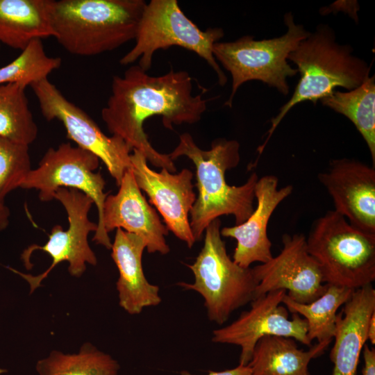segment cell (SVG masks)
Masks as SVG:
<instances>
[{
  "label": "cell",
  "instance_id": "17",
  "mask_svg": "<svg viewBox=\"0 0 375 375\" xmlns=\"http://www.w3.org/2000/svg\"><path fill=\"white\" fill-rule=\"evenodd\" d=\"M278 179L274 175L258 178L255 186L256 206L243 223L221 229V235L233 238L237 244L233 260L240 266L249 268L255 262L265 263L270 260L272 242L267 235L271 216L277 206L293 190L290 185L278 188Z\"/></svg>",
  "mask_w": 375,
  "mask_h": 375
},
{
  "label": "cell",
  "instance_id": "14",
  "mask_svg": "<svg viewBox=\"0 0 375 375\" xmlns=\"http://www.w3.org/2000/svg\"><path fill=\"white\" fill-rule=\"evenodd\" d=\"M117 228L143 239L150 253L158 252L165 255L170 251L165 239L168 229L142 194L131 169L124 173L118 192L106 197L101 223L92 240L111 249L108 233Z\"/></svg>",
  "mask_w": 375,
  "mask_h": 375
},
{
  "label": "cell",
  "instance_id": "10",
  "mask_svg": "<svg viewBox=\"0 0 375 375\" xmlns=\"http://www.w3.org/2000/svg\"><path fill=\"white\" fill-rule=\"evenodd\" d=\"M47 120L58 119L69 139L77 147L97 156L106 165L117 186L131 167V149L120 138L108 136L81 108L69 101L48 78L30 85Z\"/></svg>",
  "mask_w": 375,
  "mask_h": 375
},
{
  "label": "cell",
  "instance_id": "19",
  "mask_svg": "<svg viewBox=\"0 0 375 375\" xmlns=\"http://www.w3.org/2000/svg\"><path fill=\"white\" fill-rule=\"evenodd\" d=\"M375 312V290L369 285L353 291L337 314L334 345L330 353L332 375H356L367 338L368 324Z\"/></svg>",
  "mask_w": 375,
  "mask_h": 375
},
{
  "label": "cell",
  "instance_id": "12",
  "mask_svg": "<svg viewBox=\"0 0 375 375\" xmlns=\"http://www.w3.org/2000/svg\"><path fill=\"white\" fill-rule=\"evenodd\" d=\"M285 290L270 291L251 301L249 310L242 312L230 324L212 331L215 343L233 344L241 349L239 365H247L257 342L266 335L283 336L311 347L308 323L297 313L288 318V310L282 306Z\"/></svg>",
  "mask_w": 375,
  "mask_h": 375
},
{
  "label": "cell",
  "instance_id": "27",
  "mask_svg": "<svg viewBox=\"0 0 375 375\" xmlns=\"http://www.w3.org/2000/svg\"><path fill=\"white\" fill-rule=\"evenodd\" d=\"M31 169L28 145L0 136V204Z\"/></svg>",
  "mask_w": 375,
  "mask_h": 375
},
{
  "label": "cell",
  "instance_id": "5",
  "mask_svg": "<svg viewBox=\"0 0 375 375\" xmlns=\"http://www.w3.org/2000/svg\"><path fill=\"white\" fill-rule=\"evenodd\" d=\"M306 243L324 283L355 290L375 281V234L353 226L334 210L314 221Z\"/></svg>",
  "mask_w": 375,
  "mask_h": 375
},
{
  "label": "cell",
  "instance_id": "15",
  "mask_svg": "<svg viewBox=\"0 0 375 375\" xmlns=\"http://www.w3.org/2000/svg\"><path fill=\"white\" fill-rule=\"evenodd\" d=\"M131 154V170L140 190L161 214L168 231L191 248L195 240L189 220L196 200L192 183L193 174L188 169L173 174L166 169L160 172L150 169L144 156L133 149Z\"/></svg>",
  "mask_w": 375,
  "mask_h": 375
},
{
  "label": "cell",
  "instance_id": "32",
  "mask_svg": "<svg viewBox=\"0 0 375 375\" xmlns=\"http://www.w3.org/2000/svg\"><path fill=\"white\" fill-rule=\"evenodd\" d=\"M0 48H1V43H0Z\"/></svg>",
  "mask_w": 375,
  "mask_h": 375
},
{
  "label": "cell",
  "instance_id": "21",
  "mask_svg": "<svg viewBox=\"0 0 375 375\" xmlns=\"http://www.w3.org/2000/svg\"><path fill=\"white\" fill-rule=\"evenodd\" d=\"M331 342H318L303 351L293 338L266 335L257 342L248 365L251 375H311L309 362L323 353Z\"/></svg>",
  "mask_w": 375,
  "mask_h": 375
},
{
  "label": "cell",
  "instance_id": "20",
  "mask_svg": "<svg viewBox=\"0 0 375 375\" xmlns=\"http://www.w3.org/2000/svg\"><path fill=\"white\" fill-rule=\"evenodd\" d=\"M53 0H0V43L22 51L31 41L55 36Z\"/></svg>",
  "mask_w": 375,
  "mask_h": 375
},
{
  "label": "cell",
  "instance_id": "16",
  "mask_svg": "<svg viewBox=\"0 0 375 375\" xmlns=\"http://www.w3.org/2000/svg\"><path fill=\"white\" fill-rule=\"evenodd\" d=\"M318 179L335 212L353 226L375 234V167L355 159H333Z\"/></svg>",
  "mask_w": 375,
  "mask_h": 375
},
{
  "label": "cell",
  "instance_id": "1",
  "mask_svg": "<svg viewBox=\"0 0 375 375\" xmlns=\"http://www.w3.org/2000/svg\"><path fill=\"white\" fill-rule=\"evenodd\" d=\"M192 79L186 71L171 69L161 76H151L138 65L128 68L122 76H114L111 94L101 112L109 132L122 138L131 149L141 152L156 167L174 172L168 154L156 151L144 130L148 118L162 116L163 126L194 124L201 119L208 100L193 96Z\"/></svg>",
  "mask_w": 375,
  "mask_h": 375
},
{
  "label": "cell",
  "instance_id": "4",
  "mask_svg": "<svg viewBox=\"0 0 375 375\" xmlns=\"http://www.w3.org/2000/svg\"><path fill=\"white\" fill-rule=\"evenodd\" d=\"M288 60L297 66L300 78L290 99L272 119L266 140L258 149L260 153L293 106L304 101L315 104L338 87L353 90L369 76L371 67L365 60L353 55L350 46L337 43L334 31L325 24L319 25L314 33H310L301 40L290 53Z\"/></svg>",
  "mask_w": 375,
  "mask_h": 375
},
{
  "label": "cell",
  "instance_id": "31",
  "mask_svg": "<svg viewBox=\"0 0 375 375\" xmlns=\"http://www.w3.org/2000/svg\"><path fill=\"white\" fill-rule=\"evenodd\" d=\"M367 338L372 344H375V312L372 314L369 322Z\"/></svg>",
  "mask_w": 375,
  "mask_h": 375
},
{
  "label": "cell",
  "instance_id": "9",
  "mask_svg": "<svg viewBox=\"0 0 375 375\" xmlns=\"http://www.w3.org/2000/svg\"><path fill=\"white\" fill-rule=\"evenodd\" d=\"M53 199L64 207L68 219V228L63 230L60 224L55 225L51 231L47 242L44 245L33 244L25 249L21 259L27 269L33 267L31 257L34 251H42L52 260L51 265L42 274L33 276L24 274L10 267L8 268L20 276L29 285L30 294L41 286L42 281L47 277L55 267L62 262H67L68 272L72 276H82L87 264L95 266L97 258L88 242V235L95 232L97 224L88 217L93 200L82 192L73 188H58L53 194Z\"/></svg>",
  "mask_w": 375,
  "mask_h": 375
},
{
  "label": "cell",
  "instance_id": "8",
  "mask_svg": "<svg viewBox=\"0 0 375 375\" xmlns=\"http://www.w3.org/2000/svg\"><path fill=\"white\" fill-rule=\"evenodd\" d=\"M223 36L224 31L220 28L201 30L185 16L177 0H151L142 12L134 47L119 63L127 65L139 59L138 65L147 72L157 50L178 46L204 59L217 74L219 85L224 86L227 77L212 53L214 44Z\"/></svg>",
  "mask_w": 375,
  "mask_h": 375
},
{
  "label": "cell",
  "instance_id": "25",
  "mask_svg": "<svg viewBox=\"0 0 375 375\" xmlns=\"http://www.w3.org/2000/svg\"><path fill=\"white\" fill-rule=\"evenodd\" d=\"M26 88L19 83L0 85V136L29 146L37 138L38 128Z\"/></svg>",
  "mask_w": 375,
  "mask_h": 375
},
{
  "label": "cell",
  "instance_id": "26",
  "mask_svg": "<svg viewBox=\"0 0 375 375\" xmlns=\"http://www.w3.org/2000/svg\"><path fill=\"white\" fill-rule=\"evenodd\" d=\"M59 57L48 56L42 40L31 41L14 60L0 68V85L19 83L27 87L48 78L61 65Z\"/></svg>",
  "mask_w": 375,
  "mask_h": 375
},
{
  "label": "cell",
  "instance_id": "3",
  "mask_svg": "<svg viewBox=\"0 0 375 375\" xmlns=\"http://www.w3.org/2000/svg\"><path fill=\"white\" fill-rule=\"evenodd\" d=\"M144 0H53L54 38L69 53L92 56L135 40Z\"/></svg>",
  "mask_w": 375,
  "mask_h": 375
},
{
  "label": "cell",
  "instance_id": "29",
  "mask_svg": "<svg viewBox=\"0 0 375 375\" xmlns=\"http://www.w3.org/2000/svg\"><path fill=\"white\" fill-rule=\"evenodd\" d=\"M181 375H194L186 371L181 372ZM207 375H251V369L247 365H238L235 368L226 369L224 371L215 372L209 371Z\"/></svg>",
  "mask_w": 375,
  "mask_h": 375
},
{
  "label": "cell",
  "instance_id": "11",
  "mask_svg": "<svg viewBox=\"0 0 375 375\" xmlns=\"http://www.w3.org/2000/svg\"><path fill=\"white\" fill-rule=\"evenodd\" d=\"M99 160L91 152L70 142H63L57 148L47 149L38 167L28 172L20 188L38 190L40 200L44 202L53 200L58 188H73L82 192L93 200L97 208L98 227L108 194L104 192L106 181L101 172H94Z\"/></svg>",
  "mask_w": 375,
  "mask_h": 375
},
{
  "label": "cell",
  "instance_id": "22",
  "mask_svg": "<svg viewBox=\"0 0 375 375\" xmlns=\"http://www.w3.org/2000/svg\"><path fill=\"white\" fill-rule=\"evenodd\" d=\"M322 103L347 117L365 140L375 167V77L368 76L349 92L335 90Z\"/></svg>",
  "mask_w": 375,
  "mask_h": 375
},
{
  "label": "cell",
  "instance_id": "23",
  "mask_svg": "<svg viewBox=\"0 0 375 375\" xmlns=\"http://www.w3.org/2000/svg\"><path fill=\"white\" fill-rule=\"evenodd\" d=\"M327 289L319 297L309 303L294 301L285 294L282 300L292 313L303 316L308 323V338L318 342L333 340L336 329L337 311L351 297L354 290L327 284Z\"/></svg>",
  "mask_w": 375,
  "mask_h": 375
},
{
  "label": "cell",
  "instance_id": "2",
  "mask_svg": "<svg viewBox=\"0 0 375 375\" xmlns=\"http://www.w3.org/2000/svg\"><path fill=\"white\" fill-rule=\"evenodd\" d=\"M168 155L172 160L187 156L196 168L199 194L190 213V225L195 241L200 240L208 225L220 216L232 215L235 225H238L252 213L257 174L252 173L240 186L229 185L225 178L226 172L239 164L238 141L219 138L212 142L210 150H202L192 135L185 133Z\"/></svg>",
  "mask_w": 375,
  "mask_h": 375
},
{
  "label": "cell",
  "instance_id": "24",
  "mask_svg": "<svg viewBox=\"0 0 375 375\" xmlns=\"http://www.w3.org/2000/svg\"><path fill=\"white\" fill-rule=\"evenodd\" d=\"M119 369L116 360L90 342L76 353L52 350L35 365L38 375H118Z\"/></svg>",
  "mask_w": 375,
  "mask_h": 375
},
{
  "label": "cell",
  "instance_id": "30",
  "mask_svg": "<svg viewBox=\"0 0 375 375\" xmlns=\"http://www.w3.org/2000/svg\"><path fill=\"white\" fill-rule=\"evenodd\" d=\"M10 209L5 203L0 204V232L4 231L10 223Z\"/></svg>",
  "mask_w": 375,
  "mask_h": 375
},
{
  "label": "cell",
  "instance_id": "6",
  "mask_svg": "<svg viewBox=\"0 0 375 375\" xmlns=\"http://www.w3.org/2000/svg\"><path fill=\"white\" fill-rule=\"evenodd\" d=\"M220 231L219 218L208 225L203 247L194 263L188 265L194 283L178 285L198 292L204 300L208 319L222 325L235 310L253 299L258 282L252 268L242 267L229 257Z\"/></svg>",
  "mask_w": 375,
  "mask_h": 375
},
{
  "label": "cell",
  "instance_id": "18",
  "mask_svg": "<svg viewBox=\"0 0 375 375\" xmlns=\"http://www.w3.org/2000/svg\"><path fill=\"white\" fill-rule=\"evenodd\" d=\"M147 245L135 234L117 228L111 247V257L119 278L116 283L119 306L130 315L161 303L159 287L150 283L144 275L142 258Z\"/></svg>",
  "mask_w": 375,
  "mask_h": 375
},
{
  "label": "cell",
  "instance_id": "7",
  "mask_svg": "<svg viewBox=\"0 0 375 375\" xmlns=\"http://www.w3.org/2000/svg\"><path fill=\"white\" fill-rule=\"evenodd\" d=\"M287 32L278 38L256 40L245 35L233 42H217L212 53L232 76V89L225 105L232 107L234 96L242 84L259 81L286 95L289 92L288 77L298 71L288 62V57L310 32L297 24L291 12L284 15Z\"/></svg>",
  "mask_w": 375,
  "mask_h": 375
},
{
  "label": "cell",
  "instance_id": "28",
  "mask_svg": "<svg viewBox=\"0 0 375 375\" xmlns=\"http://www.w3.org/2000/svg\"><path fill=\"white\" fill-rule=\"evenodd\" d=\"M364 366L362 375H375V349L367 344L363 347Z\"/></svg>",
  "mask_w": 375,
  "mask_h": 375
},
{
  "label": "cell",
  "instance_id": "13",
  "mask_svg": "<svg viewBox=\"0 0 375 375\" xmlns=\"http://www.w3.org/2000/svg\"><path fill=\"white\" fill-rule=\"evenodd\" d=\"M282 243L276 256L252 268L258 282L253 299L270 291L285 290L294 301L309 303L327 289L319 266L310 254L303 234H284Z\"/></svg>",
  "mask_w": 375,
  "mask_h": 375
}]
</instances>
